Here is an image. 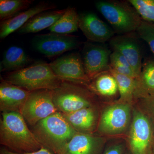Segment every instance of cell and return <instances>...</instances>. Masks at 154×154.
Returning <instances> with one entry per match:
<instances>
[{"label": "cell", "mask_w": 154, "mask_h": 154, "mask_svg": "<svg viewBox=\"0 0 154 154\" xmlns=\"http://www.w3.org/2000/svg\"><path fill=\"white\" fill-rule=\"evenodd\" d=\"M0 143L19 153L37 151L42 147L20 113L3 112L0 122Z\"/></svg>", "instance_id": "obj_1"}, {"label": "cell", "mask_w": 154, "mask_h": 154, "mask_svg": "<svg viewBox=\"0 0 154 154\" xmlns=\"http://www.w3.org/2000/svg\"><path fill=\"white\" fill-rule=\"evenodd\" d=\"M38 142L55 154H60L77 132L60 112H56L33 127Z\"/></svg>", "instance_id": "obj_2"}, {"label": "cell", "mask_w": 154, "mask_h": 154, "mask_svg": "<svg viewBox=\"0 0 154 154\" xmlns=\"http://www.w3.org/2000/svg\"><path fill=\"white\" fill-rule=\"evenodd\" d=\"M2 79L30 92L54 91L63 82L54 74L49 64L43 61L36 62L22 69L8 73Z\"/></svg>", "instance_id": "obj_3"}, {"label": "cell", "mask_w": 154, "mask_h": 154, "mask_svg": "<svg viewBox=\"0 0 154 154\" xmlns=\"http://www.w3.org/2000/svg\"><path fill=\"white\" fill-rule=\"evenodd\" d=\"M95 6L111 25L115 33L118 35L136 32L142 21L128 1H98Z\"/></svg>", "instance_id": "obj_4"}, {"label": "cell", "mask_w": 154, "mask_h": 154, "mask_svg": "<svg viewBox=\"0 0 154 154\" xmlns=\"http://www.w3.org/2000/svg\"><path fill=\"white\" fill-rule=\"evenodd\" d=\"M84 86L63 81L53 91V102L58 111L67 114L92 106L91 91Z\"/></svg>", "instance_id": "obj_5"}, {"label": "cell", "mask_w": 154, "mask_h": 154, "mask_svg": "<svg viewBox=\"0 0 154 154\" xmlns=\"http://www.w3.org/2000/svg\"><path fill=\"white\" fill-rule=\"evenodd\" d=\"M58 111L53 102V91L40 90L30 92L20 113L25 121L33 127Z\"/></svg>", "instance_id": "obj_6"}, {"label": "cell", "mask_w": 154, "mask_h": 154, "mask_svg": "<svg viewBox=\"0 0 154 154\" xmlns=\"http://www.w3.org/2000/svg\"><path fill=\"white\" fill-rule=\"evenodd\" d=\"M49 64L54 74L62 81L87 87L91 82L86 75L82 58L78 53L66 54Z\"/></svg>", "instance_id": "obj_7"}, {"label": "cell", "mask_w": 154, "mask_h": 154, "mask_svg": "<svg viewBox=\"0 0 154 154\" xmlns=\"http://www.w3.org/2000/svg\"><path fill=\"white\" fill-rule=\"evenodd\" d=\"M32 44L38 52L51 57L78 48L81 42L76 36L50 32L36 35Z\"/></svg>", "instance_id": "obj_8"}, {"label": "cell", "mask_w": 154, "mask_h": 154, "mask_svg": "<svg viewBox=\"0 0 154 154\" xmlns=\"http://www.w3.org/2000/svg\"><path fill=\"white\" fill-rule=\"evenodd\" d=\"M128 103L118 102L107 107L102 112L98 130L104 134H120L129 126L131 119V107Z\"/></svg>", "instance_id": "obj_9"}, {"label": "cell", "mask_w": 154, "mask_h": 154, "mask_svg": "<svg viewBox=\"0 0 154 154\" xmlns=\"http://www.w3.org/2000/svg\"><path fill=\"white\" fill-rule=\"evenodd\" d=\"M128 142L132 154H148L151 143V126L148 119L140 110L134 111Z\"/></svg>", "instance_id": "obj_10"}, {"label": "cell", "mask_w": 154, "mask_h": 154, "mask_svg": "<svg viewBox=\"0 0 154 154\" xmlns=\"http://www.w3.org/2000/svg\"><path fill=\"white\" fill-rule=\"evenodd\" d=\"M111 53L105 45L85 43L82 60L86 75L91 81L99 74L109 70Z\"/></svg>", "instance_id": "obj_11"}, {"label": "cell", "mask_w": 154, "mask_h": 154, "mask_svg": "<svg viewBox=\"0 0 154 154\" xmlns=\"http://www.w3.org/2000/svg\"><path fill=\"white\" fill-rule=\"evenodd\" d=\"M110 44L113 51L121 54L128 61L137 78L140 73L143 64L140 47L135 36L131 33L114 36L110 39Z\"/></svg>", "instance_id": "obj_12"}, {"label": "cell", "mask_w": 154, "mask_h": 154, "mask_svg": "<svg viewBox=\"0 0 154 154\" xmlns=\"http://www.w3.org/2000/svg\"><path fill=\"white\" fill-rule=\"evenodd\" d=\"M80 15L79 28L90 41L105 43L114 36L113 29L92 12Z\"/></svg>", "instance_id": "obj_13"}, {"label": "cell", "mask_w": 154, "mask_h": 154, "mask_svg": "<svg viewBox=\"0 0 154 154\" xmlns=\"http://www.w3.org/2000/svg\"><path fill=\"white\" fill-rule=\"evenodd\" d=\"M29 92L2 79L0 84V110L3 112H21Z\"/></svg>", "instance_id": "obj_14"}, {"label": "cell", "mask_w": 154, "mask_h": 154, "mask_svg": "<svg viewBox=\"0 0 154 154\" xmlns=\"http://www.w3.org/2000/svg\"><path fill=\"white\" fill-rule=\"evenodd\" d=\"M56 5L46 2H41L7 20L2 21L0 25V38H5L11 33L18 31L35 15L44 11L53 10Z\"/></svg>", "instance_id": "obj_15"}, {"label": "cell", "mask_w": 154, "mask_h": 154, "mask_svg": "<svg viewBox=\"0 0 154 154\" xmlns=\"http://www.w3.org/2000/svg\"><path fill=\"white\" fill-rule=\"evenodd\" d=\"M103 144L102 137L77 132L60 154H99Z\"/></svg>", "instance_id": "obj_16"}, {"label": "cell", "mask_w": 154, "mask_h": 154, "mask_svg": "<svg viewBox=\"0 0 154 154\" xmlns=\"http://www.w3.org/2000/svg\"><path fill=\"white\" fill-rule=\"evenodd\" d=\"M66 10H49L37 14L25 23L17 32L23 35L37 33L49 28L60 19Z\"/></svg>", "instance_id": "obj_17"}, {"label": "cell", "mask_w": 154, "mask_h": 154, "mask_svg": "<svg viewBox=\"0 0 154 154\" xmlns=\"http://www.w3.org/2000/svg\"><path fill=\"white\" fill-rule=\"evenodd\" d=\"M63 114L77 132L90 133L95 129L97 115L96 110L92 106L73 113Z\"/></svg>", "instance_id": "obj_18"}, {"label": "cell", "mask_w": 154, "mask_h": 154, "mask_svg": "<svg viewBox=\"0 0 154 154\" xmlns=\"http://www.w3.org/2000/svg\"><path fill=\"white\" fill-rule=\"evenodd\" d=\"M154 95V60L142 65L140 74L135 79L134 99L147 98Z\"/></svg>", "instance_id": "obj_19"}, {"label": "cell", "mask_w": 154, "mask_h": 154, "mask_svg": "<svg viewBox=\"0 0 154 154\" xmlns=\"http://www.w3.org/2000/svg\"><path fill=\"white\" fill-rule=\"evenodd\" d=\"M32 60L22 48L13 46L7 49L0 64L1 72H11L27 67Z\"/></svg>", "instance_id": "obj_20"}, {"label": "cell", "mask_w": 154, "mask_h": 154, "mask_svg": "<svg viewBox=\"0 0 154 154\" xmlns=\"http://www.w3.org/2000/svg\"><path fill=\"white\" fill-rule=\"evenodd\" d=\"M88 88L92 92L105 97L115 96L118 91L116 80L109 70L96 76L91 80Z\"/></svg>", "instance_id": "obj_21"}, {"label": "cell", "mask_w": 154, "mask_h": 154, "mask_svg": "<svg viewBox=\"0 0 154 154\" xmlns=\"http://www.w3.org/2000/svg\"><path fill=\"white\" fill-rule=\"evenodd\" d=\"M80 15L73 8L69 7L60 19L48 28L50 32L69 35L79 28Z\"/></svg>", "instance_id": "obj_22"}, {"label": "cell", "mask_w": 154, "mask_h": 154, "mask_svg": "<svg viewBox=\"0 0 154 154\" xmlns=\"http://www.w3.org/2000/svg\"><path fill=\"white\" fill-rule=\"evenodd\" d=\"M109 71L115 78L118 85L119 102L131 104L134 99L135 79L120 74L110 69Z\"/></svg>", "instance_id": "obj_23"}, {"label": "cell", "mask_w": 154, "mask_h": 154, "mask_svg": "<svg viewBox=\"0 0 154 154\" xmlns=\"http://www.w3.org/2000/svg\"><path fill=\"white\" fill-rule=\"evenodd\" d=\"M33 0H1L0 19L7 20L20 12L30 8Z\"/></svg>", "instance_id": "obj_24"}, {"label": "cell", "mask_w": 154, "mask_h": 154, "mask_svg": "<svg viewBox=\"0 0 154 154\" xmlns=\"http://www.w3.org/2000/svg\"><path fill=\"white\" fill-rule=\"evenodd\" d=\"M110 68L118 73L136 79V76L126 58L117 51H114L110 56Z\"/></svg>", "instance_id": "obj_25"}, {"label": "cell", "mask_w": 154, "mask_h": 154, "mask_svg": "<svg viewBox=\"0 0 154 154\" xmlns=\"http://www.w3.org/2000/svg\"><path fill=\"white\" fill-rule=\"evenodd\" d=\"M144 21L154 23V0H129Z\"/></svg>", "instance_id": "obj_26"}, {"label": "cell", "mask_w": 154, "mask_h": 154, "mask_svg": "<svg viewBox=\"0 0 154 154\" xmlns=\"http://www.w3.org/2000/svg\"><path fill=\"white\" fill-rule=\"evenodd\" d=\"M136 32L140 38L147 43L154 54V23L142 20Z\"/></svg>", "instance_id": "obj_27"}, {"label": "cell", "mask_w": 154, "mask_h": 154, "mask_svg": "<svg viewBox=\"0 0 154 154\" xmlns=\"http://www.w3.org/2000/svg\"><path fill=\"white\" fill-rule=\"evenodd\" d=\"M0 154H53L52 152L50 151L48 149L42 147L40 149L37 151L32 152L25 153H19L11 151L7 149L1 148L0 150Z\"/></svg>", "instance_id": "obj_28"}, {"label": "cell", "mask_w": 154, "mask_h": 154, "mask_svg": "<svg viewBox=\"0 0 154 154\" xmlns=\"http://www.w3.org/2000/svg\"><path fill=\"white\" fill-rule=\"evenodd\" d=\"M123 150L122 145H115L110 146L103 154H122Z\"/></svg>", "instance_id": "obj_29"}]
</instances>
